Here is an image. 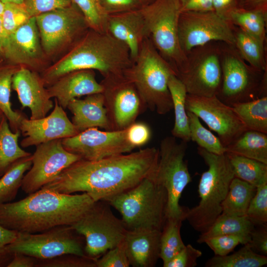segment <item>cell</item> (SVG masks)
Listing matches in <instances>:
<instances>
[{
	"mask_svg": "<svg viewBox=\"0 0 267 267\" xmlns=\"http://www.w3.org/2000/svg\"><path fill=\"white\" fill-rule=\"evenodd\" d=\"M158 160L159 149L155 147L97 160L81 159L41 188L64 194L83 192L95 202L106 201L151 176Z\"/></svg>",
	"mask_w": 267,
	"mask_h": 267,
	"instance_id": "cell-1",
	"label": "cell"
},
{
	"mask_svg": "<svg viewBox=\"0 0 267 267\" xmlns=\"http://www.w3.org/2000/svg\"><path fill=\"white\" fill-rule=\"evenodd\" d=\"M94 203L85 192L64 194L41 188L18 201L0 204V224L10 230L30 233L71 225Z\"/></svg>",
	"mask_w": 267,
	"mask_h": 267,
	"instance_id": "cell-2",
	"label": "cell"
},
{
	"mask_svg": "<svg viewBox=\"0 0 267 267\" xmlns=\"http://www.w3.org/2000/svg\"><path fill=\"white\" fill-rule=\"evenodd\" d=\"M132 63L126 45L107 32L89 29L40 75L46 87L77 70H97L104 78L123 76Z\"/></svg>",
	"mask_w": 267,
	"mask_h": 267,
	"instance_id": "cell-3",
	"label": "cell"
},
{
	"mask_svg": "<svg viewBox=\"0 0 267 267\" xmlns=\"http://www.w3.org/2000/svg\"><path fill=\"white\" fill-rule=\"evenodd\" d=\"M177 72L158 51L148 38L124 76L137 89L147 108L165 115L173 109L168 81Z\"/></svg>",
	"mask_w": 267,
	"mask_h": 267,
	"instance_id": "cell-4",
	"label": "cell"
},
{
	"mask_svg": "<svg viewBox=\"0 0 267 267\" xmlns=\"http://www.w3.org/2000/svg\"><path fill=\"white\" fill-rule=\"evenodd\" d=\"M197 152L208 170L202 174L199 180V202L187 209L185 220L195 230L201 233L207 230L222 214V204L234 174L226 153L217 155L200 147H197Z\"/></svg>",
	"mask_w": 267,
	"mask_h": 267,
	"instance_id": "cell-5",
	"label": "cell"
},
{
	"mask_svg": "<svg viewBox=\"0 0 267 267\" xmlns=\"http://www.w3.org/2000/svg\"><path fill=\"white\" fill-rule=\"evenodd\" d=\"M154 173L106 201L120 213L127 230H162L166 220L168 195Z\"/></svg>",
	"mask_w": 267,
	"mask_h": 267,
	"instance_id": "cell-6",
	"label": "cell"
},
{
	"mask_svg": "<svg viewBox=\"0 0 267 267\" xmlns=\"http://www.w3.org/2000/svg\"><path fill=\"white\" fill-rule=\"evenodd\" d=\"M222 82L217 96L229 106L267 96V71L249 65L234 45L220 42Z\"/></svg>",
	"mask_w": 267,
	"mask_h": 267,
	"instance_id": "cell-7",
	"label": "cell"
},
{
	"mask_svg": "<svg viewBox=\"0 0 267 267\" xmlns=\"http://www.w3.org/2000/svg\"><path fill=\"white\" fill-rule=\"evenodd\" d=\"M147 37L176 72L186 59L178 36L181 12L178 0H155L140 9Z\"/></svg>",
	"mask_w": 267,
	"mask_h": 267,
	"instance_id": "cell-8",
	"label": "cell"
},
{
	"mask_svg": "<svg viewBox=\"0 0 267 267\" xmlns=\"http://www.w3.org/2000/svg\"><path fill=\"white\" fill-rule=\"evenodd\" d=\"M187 142H178L176 138L167 136L161 141L155 178L166 189L168 195L166 219L185 220L187 208L179 203L182 193L192 179L184 159Z\"/></svg>",
	"mask_w": 267,
	"mask_h": 267,
	"instance_id": "cell-9",
	"label": "cell"
},
{
	"mask_svg": "<svg viewBox=\"0 0 267 267\" xmlns=\"http://www.w3.org/2000/svg\"><path fill=\"white\" fill-rule=\"evenodd\" d=\"M110 206L105 201L95 202L80 220L70 225L84 238L86 255L95 260L120 244L127 230Z\"/></svg>",
	"mask_w": 267,
	"mask_h": 267,
	"instance_id": "cell-10",
	"label": "cell"
},
{
	"mask_svg": "<svg viewBox=\"0 0 267 267\" xmlns=\"http://www.w3.org/2000/svg\"><path fill=\"white\" fill-rule=\"evenodd\" d=\"M222 76L221 44L218 42L192 48L177 72L188 94L203 96L218 95Z\"/></svg>",
	"mask_w": 267,
	"mask_h": 267,
	"instance_id": "cell-11",
	"label": "cell"
},
{
	"mask_svg": "<svg viewBox=\"0 0 267 267\" xmlns=\"http://www.w3.org/2000/svg\"><path fill=\"white\" fill-rule=\"evenodd\" d=\"M43 50L50 59L66 51L89 29L78 8L70 6L35 17Z\"/></svg>",
	"mask_w": 267,
	"mask_h": 267,
	"instance_id": "cell-12",
	"label": "cell"
},
{
	"mask_svg": "<svg viewBox=\"0 0 267 267\" xmlns=\"http://www.w3.org/2000/svg\"><path fill=\"white\" fill-rule=\"evenodd\" d=\"M70 225L53 227L41 233L18 232L14 241L7 246L12 253L24 254L37 259H49L66 254L88 257L83 236Z\"/></svg>",
	"mask_w": 267,
	"mask_h": 267,
	"instance_id": "cell-13",
	"label": "cell"
},
{
	"mask_svg": "<svg viewBox=\"0 0 267 267\" xmlns=\"http://www.w3.org/2000/svg\"><path fill=\"white\" fill-rule=\"evenodd\" d=\"M178 36L185 55L192 48L212 42L234 44L233 25L214 11L181 12Z\"/></svg>",
	"mask_w": 267,
	"mask_h": 267,
	"instance_id": "cell-14",
	"label": "cell"
},
{
	"mask_svg": "<svg viewBox=\"0 0 267 267\" xmlns=\"http://www.w3.org/2000/svg\"><path fill=\"white\" fill-rule=\"evenodd\" d=\"M101 83L111 130H124L135 122L146 106L134 84L124 76L104 78Z\"/></svg>",
	"mask_w": 267,
	"mask_h": 267,
	"instance_id": "cell-15",
	"label": "cell"
},
{
	"mask_svg": "<svg viewBox=\"0 0 267 267\" xmlns=\"http://www.w3.org/2000/svg\"><path fill=\"white\" fill-rule=\"evenodd\" d=\"M32 156L31 167L24 175L21 186L28 194L40 189L63 170L82 159L79 155L66 150L61 139L37 145Z\"/></svg>",
	"mask_w": 267,
	"mask_h": 267,
	"instance_id": "cell-16",
	"label": "cell"
},
{
	"mask_svg": "<svg viewBox=\"0 0 267 267\" xmlns=\"http://www.w3.org/2000/svg\"><path fill=\"white\" fill-rule=\"evenodd\" d=\"M61 143L68 151L89 161L129 153L134 149L127 140L126 128L103 131L91 128L61 139Z\"/></svg>",
	"mask_w": 267,
	"mask_h": 267,
	"instance_id": "cell-17",
	"label": "cell"
},
{
	"mask_svg": "<svg viewBox=\"0 0 267 267\" xmlns=\"http://www.w3.org/2000/svg\"><path fill=\"white\" fill-rule=\"evenodd\" d=\"M185 107L186 111L194 113L218 134L225 147L247 130L232 107L216 95L203 96L187 93Z\"/></svg>",
	"mask_w": 267,
	"mask_h": 267,
	"instance_id": "cell-18",
	"label": "cell"
},
{
	"mask_svg": "<svg viewBox=\"0 0 267 267\" xmlns=\"http://www.w3.org/2000/svg\"><path fill=\"white\" fill-rule=\"evenodd\" d=\"M3 61L40 74L50 65L42 46L35 17L6 36Z\"/></svg>",
	"mask_w": 267,
	"mask_h": 267,
	"instance_id": "cell-19",
	"label": "cell"
},
{
	"mask_svg": "<svg viewBox=\"0 0 267 267\" xmlns=\"http://www.w3.org/2000/svg\"><path fill=\"white\" fill-rule=\"evenodd\" d=\"M53 110L47 116L31 120L25 117L19 126L24 136L20 146L26 148L74 136L79 133L68 118L64 109L54 99Z\"/></svg>",
	"mask_w": 267,
	"mask_h": 267,
	"instance_id": "cell-20",
	"label": "cell"
},
{
	"mask_svg": "<svg viewBox=\"0 0 267 267\" xmlns=\"http://www.w3.org/2000/svg\"><path fill=\"white\" fill-rule=\"evenodd\" d=\"M12 89L16 92L22 107L30 109L31 120L46 116L53 108L51 98L37 72L20 67L12 77Z\"/></svg>",
	"mask_w": 267,
	"mask_h": 267,
	"instance_id": "cell-21",
	"label": "cell"
},
{
	"mask_svg": "<svg viewBox=\"0 0 267 267\" xmlns=\"http://www.w3.org/2000/svg\"><path fill=\"white\" fill-rule=\"evenodd\" d=\"M51 98H54L63 109L73 99L102 93L104 88L95 78L94 70H81L68 73L46 87Z\"/></svg>",
	"mask_w": 267,
	"mask_h": 267,
	"instance_id": "cell-22",
	"label": "cell"
},
{
	"mask_svg": "<svg viewBox=\"0 0 267 267\" xmlns=\"http://www.w3.org/2000/svg\"><path fill=\"white\" fill-rule=\"evenodd\" d=\"M161 231L150 229L127 230L123 242L130 266L155 267L160 258Z\"/></svg>",
	"mask_w": 267,
	"mask_h": 267,
	"instance_id": "cell-23",
	"label": "cell"
},
{
	"mask_svg": "<svg viewBox=\"0 0 267 267\" xmlns=\"http://www.w3.org/2000/svg\"><path fill=\"white\" fill-rule=\"evenodd\" d=\"M106 32L127 46L133 61L137 57L143 40L147 38L140 9L108 15Z\"/></svg>",
	"mask_w": 267,
	"mask_h": 267,
	"instance_id": "cell-24",
	"label": "cell"
},
{
	"mask_svg": "<svg viewBox=\"0 0 267 267\" xmlns=\"http://www.w3.org/2000/svg\"><path fill=\"white\" fill-rule=\"evenodd\" d=\"M67 108L72 113L71 122L79 133L91 128L111 130L102 92L73 99Z\"/></svg>",
	"mask_w": 267,
	"mask_h": 267,
	"instance_id": "cell-25",
	"label": "cell"
},
{
	"mask_svg": "<svg viewBox=\"0 0 267 267\" xmlns=\"http://www.w3.org/2000/svg\"><path fill=\"white\" fill-rule=\"evenodd\" d=\"M175 112V123L171 131L173 136L181 140L190 141L188 118L185 107L187 92L183 84L176 75H172L168 81Z\"/></svg>",
	"mask_w": 267,
	"mask_h": 267,
	"instance_id": "cell-26",
	"label": "cell"
},
{
	"mask_svg": "<svg viewBox=\"0 0 267 267\" xmlns=\"http://www.w3.org/2000/svg\"><path fill=\"white\" fill-rule=\"evenodd\" d=\"M226 152L267 164V134L246 130L225 147Z\"/></svg>",
	"mask_w": 267,
	"mask_h": 267,
	"instance_id": "cell-27",
	"label": "cell"
},
{
	"mask_svg": "<svg viewBox=\"0 0 267 267\" xmlns=\"http://www.w3.org/2000/svg\"><path fill=\"white\" fill-rule=\"evenodd\" d=\"M234 45L241 57L256 70L267 71L266 45L233 25Z\"/></svg>",
	"mask_w": 267,
	"mask_h": 267,
	"instance_id": "cell-28",
	"label": "cell"
},
{
	"mask_svg": "<svg viewBox=\"0 0 267 267\" xmlns=\"http://www.w3.org/2000/svg\"><path fill=\"white\" fill-rule=\"evenodd\" d=\"M254 227L246 215L239 216L222 213L207 230L201 233L197 242L203 243L209 238L220 235H250Z\"/></svg>",
	"mask_w": 267,
	"mask_h": 267,
	"instance_id": "cell-29",
	"label": "cell"
},
{
	"mask_svg": "<svg viewBox=\"0 0 267 267\" xmlns=\"http://www.w3.org/2000/svg\"><path fill=\"white\" fill-rule=\"evenodd\" d=\"M20 67L4 61L0 62V109L13 132L20 131V123L25 117L21 112L13 110L10 102L12 77Z\"/></svg>",
	"mask_w": 267,
	"mask_h": 267,
	"instance_id": "cell-30",
	"label": "cell"
},
{
	"mask_svg": "<svg viewBox=\"0 0 267 267\" xmlns=\"http://www.w3.org/2000/svg\"><path fill=\"white\" fill-rule=\"evenodd\" d=\"M228 21L265 45L267 10L237 8L230 13Z\"/></svg>",
	"mask_w": 267,
	"mask_h": 267,
	"instance_id": "cell-31",
	"label": "cell"
},
{
	"mask_svg": "<svg viewBox=\"0 0 267 267\" xmlns=\"http://www.w3.org/2000/svg\"><path fill=\"white\" fill-rule=\"evenodd\" d=\"M256 188L234 177L230 182L226 196L222 203V213L245 216L250 201L256 193Z\"/></svg>",
	"mask_w": 267,
	"mask_h": 267,
	"instance_id": "cell-32",
	"label": "cell"
},
{
	"mask_svg": "<svg viewBox=\"0 0 267 267\" xmlns=\"http://www.w3.org/2000/svg\"><path fill=\"white\" fill-rule=\"evenodd\" d=\"M231 106L247 130L267 134V96Z\"/></svg>",
	"mask_w": 267,
	"mask_h": 267,
	"instance_id": "cell-33",
	"label": "cell"
},
{
	"mask_svg": "<svg viewBox=\"0 0 267 267\" xmlns=\"http://www.w3.org/2000/svg\"><path fill=\"white\" fill-rule=\"evenodd\" d=\"M20 131L13 132L3 115L0 122V169L6 170L17 160L32 155L18 144Z\"/></svg>",
	"mask_w": 267,
	"mask_h": 267,
	"instance_id": "cell-34",
	"label": "cell"
},
{
	"mask_svg": "<svg viewBox=\"0 0 267 267\" xmlns=\"http://www.w3.org/2000/svg\"><path fill=\"white\" fill-rule=\"evenodd\" d=\"M32 155L14 162L0 178V204L10 202L21 187L26 172L31 167Z\"/></svg>",
	"mask_w": 267,
	"mask_h": 267,
	"instance_id": "cell-35",
	"label": "cell"
},
{
	"mask_svg": "<svg viewBox=\"0 0 267 267\" xmlns=\"http://www.w3.org/2000/svg\"><path fill=\"white\" fill-rule=\"evenodd\" d=\"M226 154L232 167L234 177L256 187L267 182V164L232 153Z\"/></svg>",
	"mask_w": 267,
	"mask_h": 267,
	"instance_id": "cell-36",
	"label": "cell"
},
{
	"mask_svg": "<svg viewBox=\"0 0 267 267\" xmlns=\"http://www.w3.org/2000/svg\"><path fill=\"white\" fill-rule=\"evenodd\" d=\"M267 264V256L255 252L248 243L239 250L224 256L215 255L205 263L206 267H262Z\"/></svg>",
	"mask_w": 267,
	"mask_h": 267,
	"instance_id": "cell-37",
	"label": "cell"
},
{
	"mask_svg": "<svg viewBox=\"0 0 267 267\" xmlns=\"http://www.w3.org/2000/svg\"><path fill=\"white\" fill-rule=\"evenodd\" d=\"M183 221L167 219L161 230L160 258L163 265L171 260L183 249L184 244L181 235L180 228Z\"/></svg>",
	"mask_w": 267,
	"mask_h": 267,
	"instance_id": "cell-38",
	"label": "cell"
},
{
	"mask_svg": "<svg viewBox=\"0 0 267 267\" xmlns=\"http://www.w3.org/2000/svg\"><path fill=\"white\" fill-rule=\"evenodd\" d=\"M187 114L190 140L196 142L198 147L209 152L217 155L225 153V147L222 144L220 138L202 125L198 117L188 111H187Z\"/></svg>",
	"mask_w": 267,
	"mask_h": 267,
	"instance_id": "cell-39",
	"label": "cell"
},
{
	"mask_svg": "<svg viewBox=\"0 0 267 267\" xmlns=\"http://www.w3.org/2000/svg\"><path fill=\"white\" fill-rule=\"evenodd\" d=\"M84 15L89 29L106 32L108 15L100 0H71Z\"/></svg>",
	"mask_w": 267,
	"mask_h": 267,
	"instance_id": "cell-40",
	"label": "cell"
},
{
	"mask_svg": "<svg viewBox=\"0 0 267 267\" xmlns=\"http://www.w3.org/2000/svg\"><path fill=\"white\" fill-rule=\"evenodd\" d=\"M0 18L7 36L25 24L31 17L24 4L7 2L4 3Z\"/></svg>",
	"mask_w": 267,
	"mask_h": 267,
	"instance_id": "cell-41",
	"label": "cell"
},
{
	"mask_svg": "<svg viewBox=\"0 0 267 267\" xmlns=\"http://www.w3.org/2000/svg\"><path fill=\"white\" fill-rule=\"evenodd\" d=\"M246 215L255 226L267 224V182L257 187Z\"/></svg>",
	"mask_w": 267,
	"mask_h": 267,
	"instance_id": "cell-42",
	"label": "cell"
},
{
	"mask_svg": "<svg viewBox=\"0 0 267 267\" xmlns=\"http://www.w3.org/2000/svg\"><path fill=\"white\" fill-rule=\"evenodd\" d=\"M249 240L250 235H224L209 238L204 243L215 255L224 256L232 252L237 245L248 243Z\"/></svg>",
	"mask_w": 267,
	"mask_h": 267,
	"instance_id": "cell-43",
	"label": "cell"
},
{
	"mask_svg": "<svg viewBox=\"0 0 267 267\" xmlns=\"http://www.w3.org/2000/svg\"><path fill=\"white\" fill-rule=\"evenodd\" d=\"M96 260L89 257L66 254L49 259H37L38 267H96Z\"/></svg>",
	"mask_w": 267,
	"mask_h": 267,
	"instance_id": "cell-44",
	"label": "cell"
},
{
	"mask_svg": "<svg viewBox=\"0 0 267 267\" xmlns=\"http://www.w3.org/2000/svg\"><path fill=\"white\" fill-rule=\"evenodd\" d=\"M130 266L123 240L96 260V267H129Z\"/></svg>",
	"mask_w": 267,
	"mask_h": 267,
	"instance_id": "cell-45",
	"label": "cell"
},
{
	"mask_svg": "<svg viewBox=\"0 0 267 267\" xmlns=\"http://www.w3.org/2000/svg\"><path fill=\"white\" fill-rule=\"evenodd\" d=\"M23 4L31 17L56 9L70 6L71 0H23Z\"/></svg>",
	"mask_w": 267,
	"mask_h": 267,
	"instance_id": "cell-46",
	"label": "cell"
},
{
	"mask_svg": "<svg viewBox=\"0 0 267 267\" xmlns=\"http://www.w3.org/2000/svg\"><path fill=\"white\" fill-rule=\"evenodd\" d=\"M202 255V252L191 244L184 248L171 260L163 265L164 267H195L197 260Z\"/></svg>",
	"mask_w": 267,
	"mask_h": 267,
	"instance_id": "cell-47",
	"label": "cell"
},
{
	"mask_svg": "<svg viewBox=\"0 0 267 267\" xmlns=\"http://www.w3.org/2000/svg\"><path fill=\"white\" fill-rule=\"evenodd\" d=\"M129 142L135 148L146 144L151 137L149 127L142 122H134L126 128Z\"/></svg>",
	"mask_w": 267,
	"mask_h": 267,
	"instance_id": "cell-48",
	"label": "cell"
},
{
	"mask_svg": "<svg viewBox=\"0 0 267 267\" xmlns=\"http://www.w3.org/2000/svg\"><path fill=\"white\" fill-rule=\"evenodd\" d=\"M108 15L138 10L142 5L140 0H100Z\"/></svg>",
	"mask_w": 267,
	"mask_h": 267,
	"instance_id": "cell-49",
	"label": "cell"
},
{
	"mask_svg": "<svg viewBox=\"0 0 267 267\" xmlns=\"http://www.w3.org/2000/svg\"><path fill=\"white\" fill-rule=\"evenodd\" d=\"M17 233L0 224V267H7L11 261L13 254L8 250L7 246L15 240Z\"/></svg>",
	"mask_w": 267,
	"mask_h": 267,
	"instance_id": "cell-50",
	"label": "cell"
},
{
	"mask_svg": "<svg viewBox=\"0 0 267 267\" xmlns=\"http://www.w3.org/2000/svg\"><path fill=\"white\" fill-rule=\"evenodd\" d=\"M248 244L256 253L267 256V224L255 226Z\"/></svg>",
	"mask_w": 267,
	"mask_h": 267,
	"instance_id": "cell-51",
	"label": "cell"
},
{
	"mask_svg": "<svg viewBox=\"0 0 267 267\" xmlns=\"http://www.w3.org/2000/svg\"><path fill=\"white\" fill-rule=\"evenodd\" d=\"M212 8L217 15L228 21L230 13L239 8L238 0H212Z\"/></svg>",
	"mask_w": 267,
	"mask_h": 267,
	"instance_id": "cell-52",
	"label": "cell"
},
{
	"mask_svg": "<svg viewBox=\"0 0 267 267\" xmlns=\"http://www.w3.org/2000/svg\"><path fill=\"white\" fill-rule=\"evenodd\" d=\"M181 12L213 11L212 0H178Z\"/></svg>",
	"mask_w": 267,
	"mask_h": 267,
	"instance_id": "cell-53",
	"label": "cell"
},
{
	"mask_svg": "<svg viewBox=\"0 0 267 267\" xmlns=\"http://www.w3.org/2000/svg\"><path fill=\"white\" fill-rule=\"evenodd\" d=\"M37 263V259L30 256L14 253L11 261L7 267H35Z\"/></svg>",
	"mask_w": 267,
	"mask_h": 267,
	"instance_id": "cell-54",
	"label": "cell"
},
{
	"mask_svg": "<svg viewBox=\"0 0 267 267\" xmlns=\"http://www.w3.org/2000/svg\"><path fill=\"white\" fill-rule=\"evenodd\" d=\"M239 7L247 10H267V0H238Z\"/></svg>",
	"mask_w": 267,
	"mask_h": 267,
	"instance_id": "cell-55",
	"label": "cell"
},
{
	"mask_svg": "<svg viewBox=\"0 0 267 267\" xmlns=\"http://www.w3.org/2000/svg\"><path fill=\"white\" fill-rule=\"evenodd\" d=\"M6 35L3 28L0 18V62L3 61L4 46L6 40Z\"/></svg>",
	"mask_w": 267,
	"mask_h": 267,
	"instance_id": "cell-56",
	"label": "cell"
},
{
	"mask_svg": "<svg viewBox=\"0 0 267 267\" xmlns=\"http://www.w3.org/2000/svg\"><path fill=\"white\" fill-rule=\"evenodd\" d=\"M3 3L7 2H13L23 4V0H0Z\"/></svg>",
	"mask_w": 267,
	"mask_h": 267,
	"instance_id": "cell-57",
	"label": "cell"
},
{
	"mask_svg": "<svg viewBox=\"0 0 267 267\" xmlns=\"http://www.w3.org/2000/svg\"><path fill=\"white\" fill-rule=\"evenodd\" d=\"M154 0H140L142 6L148 4Z\"/></svg>",
	"mask_w": 267,
	"mask_h": 267,
	"instance_id": "cell-58",
	"label": "cell"
},
{
	"mask_svg": "<svg viewBox=\"0 0 267 267\" xmlns=\"http://www.w3.org/2000/svg\"><path fill=\"white\" fill-rule=\"evenodd\" d=\"M4 7V3L0 0V17L2 14Z\"/></svg>",
	"mask_w": 267,
	"mask_h": 267,
	"instance_id": "cell-59",
	"label": "cell"
},
{
	"mask_svg": "<svg viewBox=\"0 0 267 267\" xmlns=\"http://www.w3.org/2000/svg\"><path fill=\"white\" fill-rule=\"evenodd\" d=\"M4 115V114H3L2 112L0 110V122L3 117V116Z\"/></svg>",
	"mask_w": 267,
	"mask_h": 267,
	"instance_id": "cell-60",
	"label": "cell"
},
{
	"mask_svg": "<svg viewBox=\"0 0 267 267\" xmlns=\"http://www.w3.org/2000/svg\"><path fill=\"white\" fill-rule=\"evenodd\" d=\"M5 171L0 169V178L2 176V175L5 173Z\"/></svg>",
	"mask_w": 267,
	"mask_h": 267,
	"instance_id": "cell-61",
	"label": "cell"
}]
</instances>
